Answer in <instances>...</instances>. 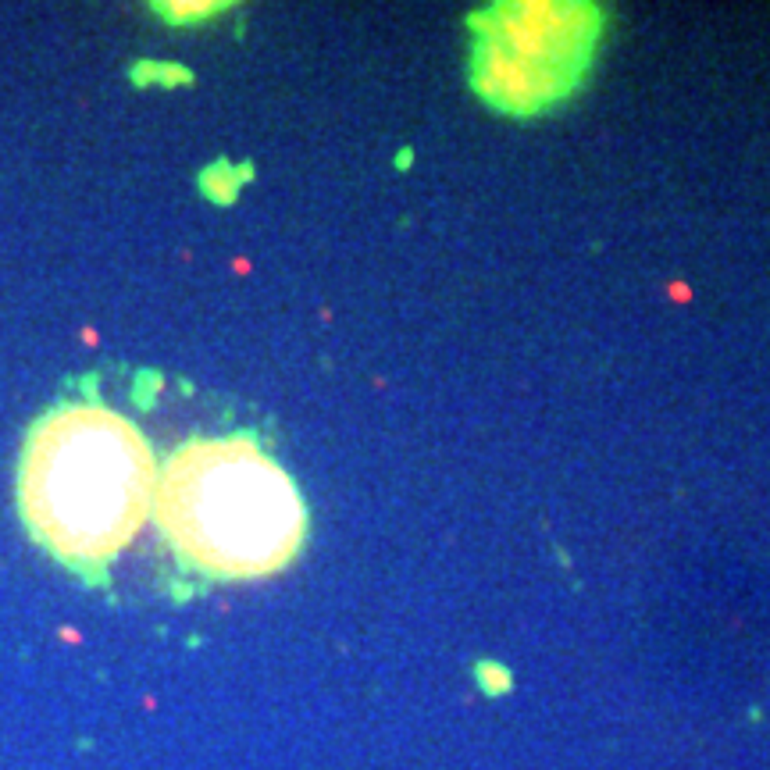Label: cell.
Wrapping results in <instances>:
<instances>
[{"label": "cell", "mask_w": 770, "mask_h": 770, "mask_svg": "<svg viewBox=\"0 0 770 770\" xmlns=\"http://www.w3.org/2000/svg\"><path fill=\"white\" fill-rule=\"evenodd\" d=\"M157 460L129 417L61 403L26 435L18 510L29 535L82 578H104L154 510Z\"/></svg>", "instance_id": "cell-1"}, {"label": "cell", "mask_w": 770, "mask_h": 770, "mask_svg": "<svg viewBox=\"0 0 770 770\" xmlns=\"http://www.w3.org/2000/svg\"><path fill=\"white\" fill-rule=\"evenodd\" d=\"M606 11L578 0H500L467 15V82L510 118H535L570 100L588 79Z\"/></svg>", "instance_id": "cell-3"}, {"label": "cell", "mask_w": 770, "mask_h": 770, "mask_svg": "<svg viewBox=\"0 0 770 770\" xmlns=\"http://www.w3.org/2000/svg\"><path fill=\"white\" fill-rule=\"evenodd\" d=\"M150 514L171 553L211 581L268 578L307 539L300 489L250 435L179 446L157 471Z\"/></svg>", "instance_id": "cell-2"}, {"label": "cell", "mask_w": 770, "mask_h": 770, "mask_svg": "<svg viewBox=\"0 0 770 770\" xmlns=\"http://www.w3.org/2000/svg\"><path fill=\"white\" fill-rule=\"evenodd\" d=\"M161 11H168V18H175V21H182V18H204V15H211L214 8H207V4H193V8H161Z\"/></svg>", "instance_id": "cell-5"}, {"label": "cell", "mask_w": 770, "mask_h": 770, "mask_svg": "<svg viewBox=\"0 0 770 770\" xmlns=\"http://www.w3.org/2000/svg\"><path fill=\"white\" fill-rule=\"evenodd\" d=\"M475 678H478V688L485 695H492V699H500V695H507L514 688V674L503 663H492V660H482L475 667Z\"/></svg>", "instance_id": "cell-4"}]
</instances>
